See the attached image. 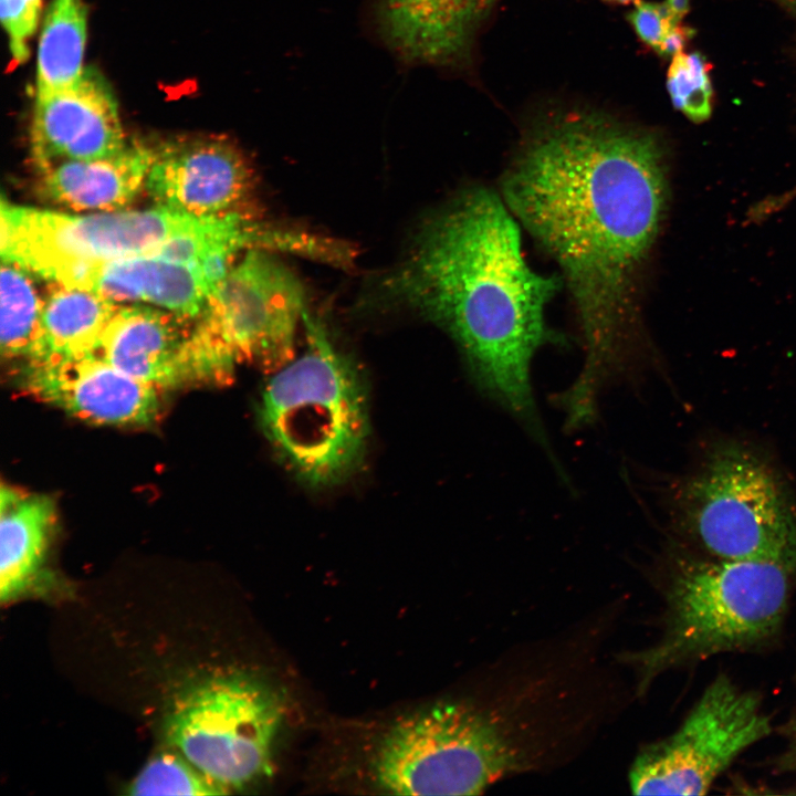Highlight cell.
I'll return each mask as SVG.
<instances>
[{"label":"cell","mask_w":796,"mask_h":796,"mask_svg":"<svg viewBox=\"0 0 796 796\" xmlns=\"http://www.w3.org/2000/svg\"><path fill=\"white\" fill-rule=\"evenodd\" d=\"M502 192L575 304L584 363L555 401L569 420L594 422L605 389L637 384L649 367L635 296L667 203L662 144L601 113L556 112L528 132Z\"/></svg>","instance_id":"1"},{"label":"cell","mask_w":796,"mask_h":796,"mask_svg":"<svg viewBox=\"0 0 796 796\" xmlns=\"http://www.w3.org/2000/svg\"><path fill=\"white\" fill-rule=\"evenodd\" d=\"M558 285L527 265L513 213L484 187L462 191L425 221L385 281L392 298L454 339L478 391L516 419L555 467L531 366L543 345L561 339L544 316Z\"/></svg>","instance_id":"2"},{"label":"cell","mask_w":796,"mask_h":796,"mask_svg":"<svg viewBox=\"0 0 796 796\" xmlns=\"http://www.w3.org/2000/svg\"><path fill=\"white\" fill-rule=\"evenodd\" d=\"M795 583L776 565L720 558L670 541L659 562L662 633L654 645L621 656L637 674V692L669 670L776 642Z\"/></svg>","instance_id":"3"},{"label":"cell","mask_w":796,"mask_h":796,"mask_svg":"<svg viewBox=\"0 0 796 796\" xmlns=\"http://www.w3.org/2000/svg\"><path fill=\"white\" fill-rule=\"evenodd\" d=\"M663 494L679 542L720 558L773 564L796 580V499L758 446L730 437L709 441Z\"/></svg>","instance_id":"4"},{"label":"cell","mask_w":796,"mask_h":796,"mask_svg":"<svg viewBox=\"0 0 796 796\" xmlns=\"http://www.w3.org/2000/svg\"><path fill=\"white\" fill-rule=\"evenodd\" d=\"M303 322L306 349L272 373L258 418L283 464L304 484L327 488L363 462L369 436L367 395L356 366L324 325L307 312Z\"/></svg>","instance_id":"5"},{"label":"cell","mask_w":796,"mask_h":796,"mask_svg":"<svg viewBox=\"0 0 796 796\" xmlns=\"http://www.w3.org/2000/svg\"><path fill=\"white\" fill-rule=\"evenodd\" d=\"M305 291L272 251L250 249L192 321L181 357L185 383L230 380L254 363L274 373L294 358Z\"/></svg>","instance_id":"6"},{"label":"cell","mask_w":796,"mask_h":796,"mask_svg":"<svg viewBox=\"0 0 796 796\" xmlns=\"http://www.w3.org/2000/svg\"><path fill=\"white\" fill-rule=\"evenodd\" d=\"M284 712L270 684L245 673H221L184 687L164 727L176 751L230 792L271 773Z\"/></svg>","instance_id":"7"},{"label":"cell","mask_w":796,"mask_h":796,"mask_svg":"<svg viewBox=\"0 0 796 796\" xmlns=\"http://www.w3.org/2000/svg\"><path fill=\"white\" fill-rule=\"evenodd\" d=\"M198 217L157 207L67 214L1 202V258L50 283L75 287L97 263L158 253Z\"/></svg>","instance_id":"8"},{"label":"cell","mask_w":796,"mask_h":796,"mask_svg":"<svg viewBox=\"0 0 796 796\" xmlns=\"http://www.w3.org/2000/svg\"><path fill=\"white\" fill-rule=\"evenodd\" d=\"M773 730L761 694L720 673L672 734L638 753L629 787L636 795H704L744 751Z\"/></svg>","instance_id":"9"},{"label":"cell","mask_w":796,"mask_h":796,"mask_svg":"<svg viewBox=\"0 0 796 796\" xmlns=\"http://www.w3.org/2000/svg\"><path fill=\"white\" fill-rule=\"evenodd\" d=\"M145 187L157 207L203 218L250 212L248 159L221 136L178 138L155 147Z\"/></svg>","instance_id":"10"},{"label":"cell","mask_w":796,"mask_h":796,"mask_svg":"<svg viewBox=\"0 0 796 796\" xmlns=\"http://www.w3.org/2000/svg\"><path fill=\"white\" fill-rule=\"evenodd\" d=\"M30 136L36 168L112 157L127 145L114 93L88 66L71 85L35 93Z\"/></svg>","instance_id":"11"},{"label":"cell","mask_w":796,"mask_h":796,"mask_svg":"<svg viewBox=\"0 0 796 796\" xmlns=\"http://www.w3.org/2000/svg\"><path fill=\"white\" fill-rule=\"evenodd\" d=\"M22 386L36 398L98 425H148L159 413L160 389L94 354L50 364H23Z\"/></svg>","instance_id":"12"},{"label":"cell","mask_w":796,"mask_h":796,"mask_svg":"<svg viewBox=\"0 0 796 796\" xmlns=\"http://www.w3.org/2000/svg\"><path fill=\"white\" fill-rule=\"evenodd\" d=\"M499 0H375L381 36L407 62L459 65Z\"/></svg>","instance_id":"13"},{"label":"cell","mask_w":796,"mask_h":796,"mask_svg":"<svg viewBox=\"0 0 796 796\" xmlns=\"http://www.w3.org/2000/svg\"><path fill=\"white\" fill-rule=\"evenodd\" d=\"M192 321L167 310L118 307L92 354L160 390L176 387L185 383L181 357Z\"/></svg>","instance_id":"14"},{"label":"cell","mask_w":796,"mask_h":796,"mask_svg":"<svg viewBox=\"0 0 796 796\" xmlns=\"http://www.w3.org/2000/svg\"><path fill=\"white\" fill-rule=\"evenodd\" d=\"M155 147L130 143L118 154L92 160H62L38 169L42 195L75 211H116L145 186Z\"/></svg>","instance_id":"15"},{"label":"cell","mask_w":796,"mask_h":796,"mask_svg":"<svg viewBox=\"0 0 796 796\" xmlns=\"http://www.w3.org/2000/svg\"><path fill=\"white\" fill-rule=\"evenodd\" d=\"M76 289L96 292L114 302H148L188 320L200 314L209 296L197 268L157 253L94 264Z\"/></svg>","instance_id":"16"},{"label":"cell","mask_w":796,"mask_h":796,"mask_svg":"<svg viewBox=\"0 0 796 796\" xmlns=\"http://www.w3.org/2000/svg\"><path fill=\"white\" fill-rule=\"evenodd\" d=\"M118 306L96 292L51 283L40 331L24 364H50L92 354Z\"/></svg>","instance_id":"17"},{"label":"cell","mask_w":796,"mask_h":796,"mask_svg":"<svg viewBox=\"0 0 796 796\" xmlns=\"http://www.w3.org/2000/svg\"><path fill=\"white\" fill-rule=\"evenodd\" d=\"M55 506L46 495L1 489L0 597L10 600L35 579L44 562Z\"/></svg>","instance_id":"18"},{"label":"cell","mask_w":796,"mask_h":796,"mask_svg":"<svg viewBox=\"0 0 796 796\" xmlns=\"http://www.w3.org/2000/svg\"><path fill=\"white\" fill-rule=\"evenodd\" d=\"M87 41L84 0H52L41 28L35 93L73 84L83 73Z\"/></svg>","instance_id":"19"},{"label":"cell","mask_w":796,"mask_h":796,"mask_svg":"<svg viewBox=\"0 0 796 796\" xmlns=\"http://www.w3.org/2000/svg\"><path fill=\"white\" fill-rule=\"evenodd\" d=\"M1 354L24 362L36 342L43 300L27 270L11 262L1 265Z\"/></svg>","instance_id":"20"},{"label":"cell","mask_w":796,"mask_h":796,"mask_svg":"<svg viewBox=\"0 0 796 796\" xmlns=\"http://www.w3.org/2000/svg\"><path fill=\"white\" fill-rule=\"evenodd\" d=\"M129 795H222L229 790L208 777L181 753L154 756L127 786Z\"/></svg>","instance_id":"21"},{"label":"cell","mask_w":796,"mask_h":796,"mask_svg":"<svg viewBox=\"0 0 796 796\" xmlns=\"http://www.w3.org/2000/svg\"><path fill=\"white\" fill-rule=\"evenodd\" d=\"M672 105L694 123L706 121L712 112L713 88L709 62L700 52H679L672 56L667 74Z\"/></svg>","instance_id":"22"},{"label":"cell","mask_w":796,"mask_h":796,"mask_svg":"<svg viewBox=\"0 0 796 796\" xmlns=\"http://www.w3.org/2000/svg\"><path fill=\"white\" fill-rule=\"evenodd\" d=\"M0 11L11 55L15 63H23L29 59V43L40 24L42 0H0Z\"/></svg>","instance_id":"23"},{"label":"cell","mask_w":796,"mask_h":796,"mask_svg":"<svg viewBox=\"0 0 796 796\" xmlns=\"http://www.w3.org/2000/svg\"><path fill=\"white\" fill-rule=\"evenodd\" d=\"M633 6L628 21L638 38L658 54L666 41L684 27L664 2L638 0Z\"/></svg>","instance_id":"24"},{"label":"cell","mask_w":796,"mask_h":796,"mask_svg":"<svg viewBox=\"0 0 796 796\" xmlns=\"http://www.w3.org/2000/svg\"><path fill=\"white\" fill-rule=\"evenodd\" d=\"M779 734L784 739V746L773 760V769L776 773H796V713L781 727Z\"/></svg>","instance_id":"25"},{"label":"cell","mask_w":796,"mask_h":796,"mask_svg":"<svg viewBox=\"0 0 796 796\" xmlns=\"http://www.w3.org/2000/svg\"><path fill=\"white\" fill-rule=\"evenodd\" d=\"M664 3L672 14L681 21L690 10V0H666Z\"/></svg>","instance_id":"26"},{"label":"cell","mask_w":796,"mask_h":796,"mask_svg":"<svg viewBox=\"0 0 796 796\" xmlns=\"http://www.w3.org/2000/svg\"><path fill=\"white\" fill-rule=\"evenodd\" d=\"M776 6H778L779 9L785 11L787 13V17L792 19L794 22V27L796 30V0H771ZM796 38V33H795Z\"/></svg>","instance_id":"27"},{"label":"cell","mask_w":796,"mask_h":796,"mask_svg":"<svg viewBox=\"0 0 796 796\" xmlns=\"http://www.w3.org/2000/svg\"><path fill=\"white\" fill-rule=\"evenodd\" d=\"M611 4H620V6H628V4H635L638 0H604Z\"/></svg>","instance_id":"28"}]
</instances>
